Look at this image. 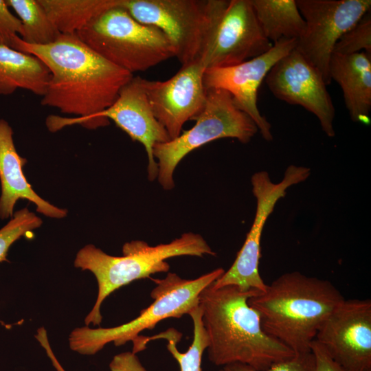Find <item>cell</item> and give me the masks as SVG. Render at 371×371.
<instances>
[{
  "label": "cell",
  "instance_id": "cell-4",
  "mask_svg": "<svg viewBox=\"0 0 371 371\" xmlns=\"http://www.w3.org/2000/svg\"><path fill=\"white\" fill-rule=\"evenodd\" d=\"M122 254V256H111L89 244L76 254L75 267L91 271L98 286L95 302L85 318L87 326L100 324L102 304L115 290L135 280L150 278L152 274L168 272L170 265L166 260L180 256L216 255L202 236L192 232L156 246H150L142 240H132L123 245Z\"/></svg>",
  "mask_w": 371,
  "mask_h": 371
},
{
  "label": "cell",
  "instance_id": "cell-7",
  "mask_svg": "<svg viewBox=\"0 0 371 371\" xmlns=\"http://www.w3.org/2000/svg\"><path fill=\"white\" fill-rule=\"evenodd\" d=\"M194 120L192 128L153 148V156L158 160L157 179L166 190L174 188L175 170L189 153L221 138L247 143L259 131L250 116L236 107L230 93L222 89L206 91L204 108Z\"/></svg>",
  "mask_w": 371,
  "mask_h": 371
},
{
  "label": "cell",
  "instance_id": "cell-22",
  "mask_svg": "<svg viewBox=\"0 0 371 371\" xmlns=\"http://www.w3.org/2000/svg\"><path fill=\"white\" fill-rule=\"evenodd\" d=\"M22 23L19 37L25 43L45 45L54 43L61 34L49 18L38 0H6Z\"/></svg>",
  "mask_w": 371,
  "mask_h": 371
},
{
  "label": "cell",
  "instance_id": "cell-17",
  "mask_svg": "<svg viewBox=\"0 0 371 371\" xmlns=\"http://www.w3.org/2000/svg\"><path fill=\"white\" fill-rule=\"evenodd\" d=\"M27 163L14 146L13 131L9 123L0 118V218H11L19 199H27L36 206V211L54 218L67 216V210L58 207L39 196L27 182L23 172Z\"/></svg>",
  "mask_w": 371,
  "mask_h": 371
},
{
  "label": "cell",
  "instance_id": "cell-5",
  "mask_svg": "<svg viewBox=\"0 0 371 371\" xmlns=\"http://www.w3.org/2000/svg\"><path fill=\"white\" fill-rule=\"evenodd\" d=\"M224 272L223 268H217L192 280L181 278L171 272L164 279L152 278L156 284L150 293L154 302L142 310L138 317L112 328H91L85 326L74 328L69 335V348L79 354L92 355L111 342L116 346L129 341L134 343L141 332L154 328L161 320L188 315L199 304L201 292Z\"/></svg>",
  "mask_w": 371,
  "mask_h": 371
},
{
  "label": "cell",
  "instance_id": "cell-10",
  "mask_svg": "<svg viewBox=\"0 0 371 371\" xmlns=\"http://www.w3.org/2000/svg\"><path fill=\"white\" fill-rule=\"evenodd\" d=\"M250 0H214L209 41L200 61L207 68L238 65L268 51Z\"/></svg>",
  "mask_w": 371,
  "mask_h": 371
},
{
  "label": "cell",
  "instance_id": "cell-15",
  "mask_svg": "<svg viewBox=\"0 0 371 371\" xmlns=\"http://www.w3.org/2000/svg\"><path fill=\"white\" fill-rule=\"evenodd\" d=\"M205 68L200 60L181 66L165 81L142 78L151 110L171 139L181 135L183 124L194 120L204 108L206 90L203 83Z\"/></svg>",
  "mask_w": 371,
  "mask_h": 371
},
{
  "label": "cell",
  "instance_id": "cell-19",
  "mask_svg": "<svg viewBox=\"0 0 371 371\" xmlns=\"http://www.w3.org/2000/svg\"><path fill=\"white\" fill-rule=\"evenodd\" d=\"M50 72L36 56L0 44V95H10L18 89L43 96Z\"/></svg>",
  "mask_w": 371,
  "mask_h": 371
},
{
  "label": "cell",
  "instance_id": "cell-2",
  "mask_svg": "<svg viewBox=\"0 0 371 371\" xmlns=\"http://www.w3.org/2000/svg\"><path fill=\"white\" fill-rule=\"evenodd\" d=\"M259 291H241L229 285L215 289L212 284L200 294L199 306L207 332L208 358L214 365L241 363L257 371L295 355L262 329L259 313L248 300Z\"/></svg>",
  "mask_w": 371,
  "mask_h": 371
},
{
  "label": "cell",
  "instance_id": "cell-9",
  "mask_svg": "<svg viewBox=\"0 0 371 371\" xmlns=\"http://www.w3.org/2000/svg\"><path fill=\"white\" fill-rule=\"evenodd\" d=\"M309 175V168L295 165L286 168L279 183H273L266 171L252 175V192L256 199L254 222L232 265L212 283L214 288L232 285L244 291L253 289L262 292L266 289L267 284L259 272L261 236L266 221L286 190L305 181Z\"/></svg>",
  "mask_w": 371,
  "mask_h": 371
},
{
  "label": "cell",
  "instance_id": "cell-14",
  "mask_svg": "<svg viewBox=\"0 0 371 371\" xmlns=\"http://www.w3.org/2000/svg\"><path fill=\"white\" fill-rule=\"evenodd\" d=\"M273 95L314 114L328 137L335 135V109L322 74L295 48L279 60L265 78Z\"/></svg>",
  "mask_w": 371,
  "mask_h": 371
},
{
  "label": "cell",
  "instance_id": "cell-16",
  "mask_svg": "<svg viewBox=\"0 0 371 371\" xmlns=\"http://www.w3.org/2000/svg\"><path fill=\"white\" fill-rule=\"evenodd\" d=\"M97 118L109 124V120L133 140L141 143L148 157V179L154 181L158 166L153 156V148L170 138L164 127L155 118L146 98L142 78L133 77L121 89L114 103L100 113Z\"/></svg>",
  "mask_w": 371,
  "mask_h": 371
},
{
  "label": "cell",
  "instance_id": "cell-20",
  "mask_svg": "<svg viewBox=\"0 0 371 371\" xmlns=\"http://www.w3.org/2000/svg\"><path fill=\"white\" fill-rule=\"evenodd\" d=\"M255 15L267 39L298 40L306 28L295 0H250Z\"/></svg>",
  "mask_w": 371,
  "mask_h": 371
},
{
  "label": "cell",
  "instance_id": "cell-21",
  "mask_svg": "<svg viewBox=\"0 0 371 371\" xmlns=\"http://www.w3.org/2000/svg\"><path fill=\"white\" fill-rule=\"evenodd\" d=\"M60 34H76L115 0H38Z\"/></svg>",
  "mask_w": 371,
  "mask_h": 371
},
{
  "label": "cell",
  "instance_id": "cell-1",
  "mask_svg": "<svg viewBox=\"0 0 371 371\" xmlns=\"http://www.w3.org/2000/svg\"><path fill=\"white\" fill-rule=\"evenodd\" d=\"M11 48L33 55L48 68L50 78L41 104L76 115V118L50 115L46 126L52 132L72 124L95 129L108 124L97 118L111 106L133 75L111 63L76 34H61L52 43L35 45L17 36Z\"/></svg>",
  "mask_w": 371,
  "mask_h": 371
},
{
  "label": "cell",
  "instance_id": "cell-18",
  "mask_svg": "<svg viewBox=\"0 0 371 371\" xmlns=\"http://www.w3.org/2000/svg\"><path fill=\"white\" fill-rule=\"evenodd\" d=\"M329 75L342 89L344 103L352 121L370 123L371 56L364 52L352 54L333 53Z\"/></svg>",
  "mask_w": 371,
  "mask_h": 371
},
{
  "label": "cell",
  "instance_id": "cell-23",
  "mask_svg": "<svg viewBox=\"0 0 371 371\" xmlns=\"http://www.w3.org/2000/svg\"><path fill=\"white\" fill-rule=\"evenodd\" d=\"M188 315L193 322V340L186 352H180L177 347L181 334L175 329H168L155 338H164L168 341L167 348L179 365L180 371H201L202 356L209 345V339L202 321L199 304Z\"/></svg>",
  "mask_w": 371,
  "mask_h": 371
},
{
  "label": "cell",
  "instance_id": "cell-6",
  "mask_svg": "<svg viewBox=\"0 0 371 371\" xmlns=\"http://www.w3.org/2000/svg\"><path fill=\"white\" fill-rule=\"evenodd\" d=\"M76 34L104 59L132 74L175 57L166 35L157 27L135 20L117 0Z\"/></svg>",
  "mask_w": 371,
  "mask_h": 371
},
{
  "label": "cell",
  "instance_id": "cell-8",
  "mask_svg": "<svg viewBox=\"0 0 371 371\" xmlns=\"http://www.w3.org/2000/svg\"><path fill=\"white\" fill-rule=\"evenodd\" d=\"M137 21L157 27L182 66L200 60L207 47L214 0H117Z\"/></svg>",
  "mask_w": 371,
  "mask_h": 371
},
{
  "label": "cell",
  "instance_id": "cell-28",
  "mask_svg": "<svg viewBox=\"0 0 371 371\" xmlns=\"http://www.w3.org/2000/svg\"><path fill=\"white\" fill-rule=\"evenodd\" d=\"M307 371H346L337 364L316 341L311 345L307 359Z\"/></svg>",
  "mask_w": 371,
  "mask_h": 371
},
{
  "label": "cell",
  "instance_id": "cell-27",
  "mask_svg": "<svg viewBox=\"0 0 371 371\" xmlns=\"http://www.w3.org/2000/svg\"><path fill=\"white\" fill-rule=\"evenodd\" d=\"M22 23L10 10L4 0H0V44L11 47L13 38L21 35Z\"/></svg>",
  "mask_w": 371,
  "mask_h": 371
},
{
  "label": "cell",
  "instance_id": "cell-26",
  "mask_svg": "<svg viewBox=\"0 0 371 371\" xmlns=\"http://www.w3.org/2000/svg\"><path fill=\"white\" fill-rule=\"evenodd\" d=\"M35 337L45 350L56 371H65L56 357L44 327L37 330ZM111 371H147L133 351H126L115 355L109 363Z\"/></svg>",
  "mask_w": 371,
  "mask_h": 371
},
{
  "label": "cell",
  "instance_id": "cell-3",
  "mask_svg": "<svg viewBox=\"0 0 371 371\" xmlns=\"http://www.w3.org/2000/svg\"><path fill=\"white\" fill-rule=\"evenodd\" d=\"M344 300L329 280L293 271L280 276L248 303L259 313L268 335L295 356H306L322 323Z\"/></svg>",
  "mask_w": 371,
  "mask_h": 371
},
{
  "label": "cell",
  "instance_id": "cell-29",
  "mask_svg": "<svg viewBox=\"0 0 371 371\" xmlns=\"http://www.w3.org/2000/svg\"><path fill=\"white\" fill-rule=\"evenodd\" d=\"M309 355V354H308ZM308 355L293 358L271 366L265 371H307ZM219 371H257L248 365L233 363L223 366Z\"/></svg>",
  "mask_w": 371,
  "mask_h": 371
},
{
  "label": "cell",
  "instance_id": "cell-25",
  "mask_svg": "<svg viewBox=\"0 0 371 371\" xmlns=\"http://www.w3.org/2000/svg\"><path fill=\"white\" fill-rule=\"evenodd\" d=\"M364 52L371 56L370 12L345 32L336 43L333 53L352 54Z\"/></svg>",
  "mask_w": 371,
  "mask_h": 371
},
{
  "label": "cell",
  "instance_id": "cell-11",
  "mask_svg": "<svg viewBox=\"0 0 371 371\" xmlns=\"http://www.w3.org/2000/svg\"><path fill=\"white\" fill-rule=\"evenodd\" d=\"M306 28L295 49L331 83L329 63L339 38L370 12V0H295Z\"/></svg>",
  "mask_w": 371,
  "mask_h": 371
},
{
  "label": "cell",
  "instance_id": "cell-13",
  "mask_svg": "<svg viewBox=\"0 0 371 371\" xmlns=\"http://www.w3.org/2000/svg\"><path fill=\"white\" fill-rule=\"evenodd\" d=\"M296 39L281 38L266 52L243 63L224 67L205 69L203 76L205 89H222L232 95L236 107L254 120L262 137L271 141L270 123L257 105L258 89L272 67L295 48Z\"/></svg>",
  "mask_w": 371,
  "mask_h": 371
},
{
  "label": "cell",
  "instance_id": "cell-12",
  "mask_svg": "<svg viewBox=\"0 0 371 371\" xmlns=\"http://www.w3.org/2000/svg\"><path fill=\"white\" fill-rule=\"evenodd\" d=\"M346 371H371V301L344 300L314 339Z\"/></svg>",
  "mask_w": 371,
  "mask_h": 371
},
{
  "label": "cell",
  "instance_id": "cell-24",
  "mask_svg": "<svg viewBox=\"0 0 371 371\" xmlns=\"http://www.w3.org/2000/svg\"><path fill=\"white\" fill-rule=\"evenodd\" d=\"M42 220L27 207L14 213L9 222L0 229V262L6 257L11 245L27 233L39 227Z\"/></svg>",
  "mask_w": 371,
  "mask_h": 371
}]
</instances>
